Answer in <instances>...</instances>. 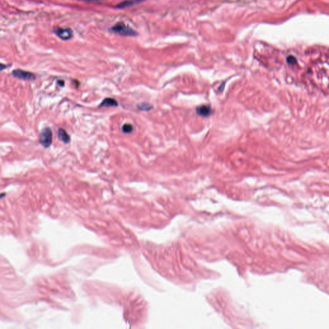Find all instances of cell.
I'll use <instances>...</instances> for the list:
<instances>
[{
  "mask_svg": "<svg viewBox=\"0 0 329 329\" xmlns=\"http://www.w3.org/2000/svg\"><path fill=\"white\" fill-rule=\"evenodd\" d=\"M39 142L45 148H48L52 143V132L49 127H45L41 130Z\"/></svg>",
  "mask_w": 329,
  "mask_h": 329,
  "instance_id": "cell-2",
  "label": "cell"
},
{
  "mask_svg": "<svg viewBox=\"0 0 329 329\" xmlns=\"http://www.w3.org/2000/svg\"><path fill=\"white\" fill-rule=\"evenodd\" d=\"M118 106V102L116 100L111 98L105 99L102 103L100 104V107H116Z\"/></svg>",
  "mask_w": 329,
  "mask_h": 329,
  "instance_id": "cell-8",
  "label": "cell"
},
{
  "mask_svg": "<svg viewBox=\"0 0 329 329\" xmlns=\"http://www.w3.org/2000/svg\"><path fill=\"white\" fill-rule=\"evenodd\" d=\"M212 109L208 105H202L197 108V113L201 116H208L211 115Z\"/></svg>",
  "mask_w": 329,
  "mask_h": 329,
  "instance_id": "cell-5",
  "label": "cell"
},
{
  "mask_svg": "<svg viewBox=\"0 0 329 329\" xmlns=\"http://www.w3.org/2000/svg\"><path fill=\"white\" fill-rule=\"evenodd\" d=\"M7 66L6 65L1 64V63H0V71H3V70H5V68H7Z\"/></svg>",
  "mask_w": 329,
  "mask_h": 329,
  "instance_id": "cell-12",
  "label": "cell"
},
{
  "mask_svg": "<svg viewBox=\"0 0 329 329\" xmlns=\"http://www.w3.org/2000/svg\"><path fill=\"white\" fill-rule=\"evenodd\" d=\"M12 75L16 78L24 80V81H32L36 79V76L33 73L19 69L15 70L12 71Z\"/></svg>",
  "mask_w": 329,
  "mask_h": 329,
  "instance_id": "cell-3",
  "label": "cell"
},
{
  "mask_svg": "<svg viewBox=\"0 0 329 329\" xmlns=\"http://www.w3.org/2000/svg\"><path fill=\"white\" fill-rule=\"evenodd\" d=\"M83 1H98V0H83Z\"/></svg>",
  "mask_w": 329,
  "mask_h": 329,
  "instance_id": "cell-14",
  "label": "cell"
},
{
  "mask_svg": "<svg viewBox=\"0 0 329 329\" xmlns=\"http://www.w3.org/2000/svg\"><path fill=\"white\" fill-rule=\"evenodd\" d=\"M143 1H144V0H127V1H122L119 4H118L116 5V7L119 8H124L125 7L133 6L135 5V4H138Z\"/></svg>",
  "mask_w": 329,
  "mask_h": 329,
  "instance_id": "cell-6",
  "label": "cell"
},
{
  "mask_svg": "<svg viewBox=\"0 0 329 329\" xmlns=\"http://www.w3.org/2000/svg\"><path fill=\"white\" fill-rule=\"evenodd\" d=\"M138 108L141 111H149L151 109H153V106L148 103H142L138 105Z\"/></svg>",
  "mask_w": 329,
  "mask_h": 329,
  "instance_id": "cell-9",
  "label": "cell"
},
{
  "mask_svg": "<svg viewBox=\"0 0 329 329\" xmlns=\"http://www.w3.org/2000/svg\"><path fill=\"white\" fill-rule=\"evenodd\" d=\"M55 33L62 40H69L73 36V32L70 28H57L55 29Z\"/></svg>",
  "mask_w": 329,
  "mask_h": 329,
  "instance_id": "cell-4",
  "label": "cell"
},
{
  "mask_svg": "<svg viewBox=\"0 0 329 329\" xmlns=\"http://www.w3.org/2000/svg\"><path fill=\"white\" fill-rule=\"evenodd\" d=\"M58 84H59V86H64V81H59V82H58Z\"/></svg>",
  "mask_w": 329,
  "mask_h": 329,
  "instance_id": "cell-13",
  "label": "cell"
},
{
  "mask_svg": "<svg viewBox=\"0 0 329 329\" xmlns=\"http://www.w3.org/2000/svg\"><path fill=\"white\" fill-rule=\"evenodd\" d=\"M287 61L290 64H294L295 63H296V59L293 56H289L287 58Z\"/></svg>",
  "mask_w": 329,
  "mask_h": 329,
  "instance_id": "cell-11",
  "label": "cell"
},
{
  "mask_svg": "<svg viewBox=\"0 0 329 329\" xmlns=\"http://www.w3.org/2000/svg\"><path fill=\"white\" fill-rule=\"evenodd\" d=\"M111 30L113 32L124 36H136L137 35L136 31L123 22L116 23L111 28Z\"/></svg>",
  "mask_w": 329,
  "mask_h": 329,
  "instance_id": "cell-1",
  "label": "cell"
},
{
  "mask_svg": "<svg viewBox=\"0 0 329 329\" xmlns=\"http://www.w3.org/2000/svg\"><path fill=\"white\" fill-rule=\"evenodd\" d=\"M58 137L59 138L60 140H61L64 143H68L70 142V137L69 136V134H67L66 130L63 129H59Z\"/></svg>",
  "mask_w": 329,
  "mask_h": 329,
  "instance_id": "cell-7",
  "label": "cell"
},
{
  "mask_svg": "<svg viewBox=\"0 0 329 329\" xmlns=\"http://www.w3.org/2000/svg\"><path fill=\"white\" fill-rule=\"evenodd\" d=\"M133 129H134L133 126L131 124H124L123 125V127H122V130H123V132L125 133H132Z\"/></svg>",
  "mask_w": 329,
  "mask_h": 329,
  "instance_id": "cell-10",
  "label": "cell"
}]
</instances>
